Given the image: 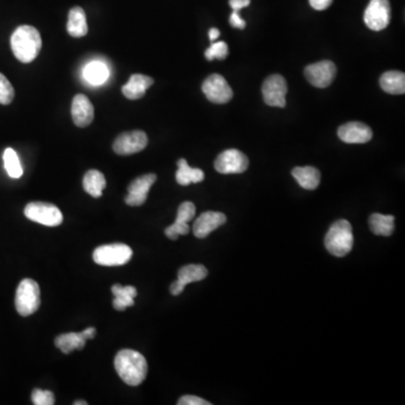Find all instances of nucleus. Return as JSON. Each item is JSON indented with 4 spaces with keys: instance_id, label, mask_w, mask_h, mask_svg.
<instances>
[{
    "instance_id": "nucleus-1",
    "label": "nucleus",
    "mask_w": 405,
    "mask_h": 405,
    "mask_svg": "<svg viewBox=\"0 0 405 405\" xmlns=\"http://www.w3.org/2000/svg\"><path fill=\"white\" fill-rule=\"evenodd\" d=\"M114 364L122 381L130 387H138L144 383L148 374V362L144 355L132 349L119 351Z\"/></svg>"
},
{
    "instance_id": "nucleus-2",
    "label": "nucleus",
    "mask_w": 405,
    "mask_h": 405,
    "mask_svg": "<svg viewBox=\"0 0 405 405\" xmlns=\"http://www.w3.org/2000/svg\"><path fill=\"white\" fill-rule=\"evenodd\" d=\"M11 51L18 61L31 63L36 59L42 48V38L36 27H17L11 38Z\"/></svg>"
},
{
    "instance_id": "nucleus-3",
    "label": "nucleus",
    "mask_w": 405,
    "mask_h": 405,
    "mask_svg": "<svg viewBox=\"0 0 405 405\" xmlns=\"http://www.w3.org/2000/svg\"><path fill=\"white\" fill-rule=\"evenodd\" d=\"M324 244L333 256H347L354 246V233L350 223L346 220L335 222L325 235Z\"/></svg>"
},
{
    "instance_id": "nucleus-4",
    "label": "nucleus",
    "mask_w": 405,
    "mask_h": 405,
    "mask_svg": "<svg viewBox=\"0 0 405 405\" xmlns=\"http://www.w3.org/2000/svg\"><path fill=\"white\" fill-rule=\"evenodd\" d=\"M40 287L33 279H26L17 287L15 306L17 312L22 316L32 315L40 308Z\"/></svg>"
},
{
    "instance_id": "nucleus-5",
    "label": "nucleus",
    "mask_w": 405,
    "mask_h": 405,
    "mask_svg": "<svg viewBox=\"0 0 405 405\" xmlns=\"http://www.w3.org/2000/svg\"><path fill=\"white\" fill-rule=\"evenodd\" d=\"M133 252L130 247L123 243L106 244L94 249L92 259L100 266H123L130 261Z\"/></svg>"
},
{
    "instance_id": "nucleus-6",
    "label": "nucleus",
    "mask_w": 405,
    "mask_h": 405,
    "mask_svg": "<svg viewBox=\"0 0 405 405\" xmlns=\"http://www.w3.org/2000/svg\"><path fill=\"white\" fill-rule=\"evenodd\" d=\"M25 216L30 221L46 227H58L63 221V215L57 206L50 202H32L24 210Z\"/></svg>"
},
{
    "instance_id": "nucleus-7",
    "label": "nucleus",
    "mask_w": 405,
    "mask_h": 405,
    "mask_svg": "<svg viewBox=\"0 0 405 405\" xmlns=\"http://www.w3.org/2000/svg\"><path fill=\"white\" fill-rule=\"evenodd\" d=\"M392 11L389 0H370L364 11V22L372 31L384 30L391 22Z\"/></svg>"
},
{
    "instance_id": "nucleus-8",
    "label": "nucleus",
    "mask_w": 405,
    "mask_h": 405,
    "mask_svg": "<svg viewBox=\"0 0 405 405\" xmlns=\"http://www.w3.org/2000/svg\"><path fill=\"white\" fill-rule=\"evenodd\" d=\"M214 167L217 173L223 175L242 173L248 169L249 160L246 154L237 148H229L217 156Z\"/></svg>"
},
{
    "instance_id": "nucleus-9",
    "label": "nucleus",
    "mask_w": 405,
    "mask_h": 405,
    "mask_svg": "<svg viewBox=\"0 0 405 405\" xmlns=\"http://www.w3.org/2000/svg\"><path fill=\"white\" fill-rule=\"evenodd\" d=\"M202 90L210 102L214 104H227L232 99V88L227 84L225 77L217 73L208 76L202 82Z\"/></svg>"
},
{
    "instance_id": "nucleus-10",
    "label": "nucleus",
    "mask_w": 405,
    "mask_h": 405,
    "mask_svg": "<svg viewBox=\"0 0 405 405\" xmlns=\"http://www.w3.org/2000/svg\"><path fill=\"white\" fill-rule=\"evenodd\" d=\"M148 135L144 131L122 133L115 139L113 150L119 156H131L142 151L148 146Z\"/></svg>"
},
{
    "instance_id": "nucleus-11",
    "label": "nucleus",
    "mask_w": 405,
    "mask_h": 405,
    "mask_svg": "<svg viewBox=\"0 0 405 405\" xmlns=\"http://www.w3.org/2000/svg\"><path fill=\"white\" fill-rule=\"evenodd\" d=\"M287 84L281 75H271L262 85V96L268 106L285 107L286 106Z\"/></svg>"
},
{
    "instance_id": "nucleus-12",
    "label": "nucleus",
    "mask_w": 405,
    "mask_h": 405,
    "mask_svg": "<svg viewBox=\"0 0 405 405\" xmlns=\"http://www.w3.org/2000/svg\"><path fill=\"white\" fill-rule=\"evenodd\" d=\"M306 79L312 86L327 88L333 84L337 75V67L333 61H320L308 65L304 70Z\"/></svg>"
},
{
    "instance_id": "nucleus-13",
    "label": "nucleus",
    "mask_w": 405,
    "mask_h": 405,
    "mask_svg": "<svg viewBox=\"0 0 405 405\" xmlns=\"http://www.w3.org/2000/svg\"><path fill=\"white\" fill-rule=\"evenodd\" d=\"M156 180H157V176L154 173H148V175L141 176L139 178L134 179L127 187V195L125 198V202L127 205H144L148 198V190Z\"/></svg>"
},
{
    "instance_id": "nucleus-14",
    "label": "nucleus",
    "mask_w": 405,
    "mask_h": 405,
    "mask_svg": "<svg viewBox=\"0 0 405 405\" xmlns=\"http://www.w3.org/2000/svg\"><path fill=\"white\" fill-rule=\"evenodd\" d=\"M196 207L192 202H184L179 206L175 223L165 230V234L171 240H177L179 235L188 234L190 231L188 222L194 219Z\"/></svg>"
},
{
    "instance_id": "nucleus-15",
    "label": "nucleus",
    "mask_w": 405,
    "mask_h": 405,
    "mask_svg": "<svg viewBox=\"0 0 405 405\" xmlns=\"http://www.w3.org/2000/svg\"><path fill=\"white\" fill-rule=\"evenodd\" d=\"M338 136L346 144H367L373 138V132L368 125L360 122H349L338 129Z\"/></svg>"
},
{
    "instance_id": "nucleus-16",
    "label": "nucleus",
    "mask_w": 405,
    "mask_h": 405,
    "mask_svg": "<svg viewBox=\"0 0 405 405\" xmlns=\"http://www.w3.org/2000/svg\"><path fill=\"white\" fill-rule=\"evenodd\" d=\"M207 269L202 265H187L180 268L178 271V279L171 284V294H181L186 285L195 281H200L207 277Z\"/></svg>"
},
{
    "instance_id": "nucleus-17",
    "label": "nucleus",
    "mask_w": 405,
    "mask_h": 405,
    "mask_svg": "<svg viewBox=\"0 0 405 405\" xmlns=\"http://www.w3.org/2000/svg\"><path fill=\"white\" fill-rule=\"evenodd\" d=\"M227 216L220 212H204L198 216V219L194 222L193 225V232L195 237L198 239H204L214 230L225 225Z\"/></svg>"
},
{
    "instance_id": "nucleus-18",
    "label": "nucleus",
    "mask_w": 405,
    "mask_h": 405,
    "mask_svg": "<svg viewBox=\"0 0 405 405\" xmlns=\"http://www.w3.org/2000/svg\"><path fill=\"white\" fill-rule=\"evenodd\" d=\"M94 106L87 96L78 94L75 96L71 105L72 121L78 127H86L94 121Z\"/></svg>"
},
{
    "instance_id": "nucleus-19",
    "label": "nucleus",
    "mask_w": 405,
    "mask_h": 405,
    "mask_svg": "<svg viewBox=\"0 0 405 405\" xmlns=\"http://www.w3.org/2000/svg\"><path fill=\"white\" fill-rule=\"evenodd\" d=\"M153 85L151 77L144 76L141 73H134L131 76L124 86L122 87V92L127 99L138 100L144 97L146 90Z\"/></svg>"
},
{
    "instance_id": "nucleus-20",
    "label": "nucleus",
    "mask_w": 405,
    "mask_h": 405,
    "mask_svg": "<svg viewBox=\"0 0 405 405\" xmlns=\"http://www.w3.org/2000/svg\"><path fill=\"white\" fill-rule=\"evenodd\" d=\"M68 33L72 38H84L88 33L86 14L81 7H73L69 11L67 24Z\"/></svg>"
},
{
    "instance_id": "nucleus-21",
    "label": "nucleus",
    "mask_w": 405,
    "mask_h": 405,
    "mask_svg": "<svg viewBox=\"0 0 405 405\" xmlns=\"http://www.w3.org/2000/svg\"><path fill=\"white\" fill-rule=\"evenodd\" d=\"M178 171L176 173V180L181 186L198 184L205 179V173L198 168H190L186 160L179 159L177 162Z\"/></svg>"
},
{
    "instance_id": "nucleus-22",
    "label": "nucleus",
    "mask_w": 405,
    "mask_h": 405,
    "mask_svg": "<svg viewBox=\"0 0 405 405\" xmlns=\"http://www.w3.org/2000/svg\"><path fill=\"white\" fill-rule=\"evenodd\" d=\"M293 177L302 188L314 190L321 181V173L314 167H296L293 169Z\"/></svg>"
},
{
    "instance_id": "nucleus-23",
    "label": "nucleus",
    "mask_w": 405,
    "mask_h": 405,
    "mask_svg": "<svg viewBox=\"0 0 405 405\" xmlns=\"http://www.w3.org/2000/svg\"><path fill=\"white\" fill-rule=\"evenodd\" d=\"M379 85L387 94H403L405 92V75L401 71H387L382 75Z\"/></svg>"
},
{
    "instance_id": "nucleus-24",
    "label": "nucleus",
    "mask_w": 405,
    "mask_h": 405,
    "mask_svg": "<svg viewBox=\"0 0 405 405\" xmlns=\"http://www.w3.org/2000/svg\"><path fill=\"white\" fill-rule=\"evenodd\" d=\"M114 294L113 306L115 310H124L126 308L134 306V297L138 295V291L134 286L123 287L119 284H115L112 287Z\"/></svg>"
},
{
    "instance_id": "nucleus-25",
    "label": "nucleus",
    "mask_w": 405,
    "mask_h": 405,
    "mask_svg": "<svg viewBox=\"0 0 405 405\" xmlns=\"http://www.w3.org/2000/svg\"><path fill=\"white\" fill-rule=\"evenodd\" d=\"M55 346L63 351V354H70L71 351L80 350L86 345V338L82 333H63L55 338Z\"/></svg>"
},
{
    "instance_id": "nucleus-26",
    "label": "nucleus",
    "mask_w": 405,
    "mask_h": 405,
    "mask_svg": "<svg viewBox=\"0 0 405 405\" xmlns=\"http://www.w3.org/2000/svg\"><path fill=\"white\" fill-rule=\"evenodd\" d=\"M82 186L90 196L99 198L103 195V190L106 187L105 177L98 171H87L84 180H82Z\"/></svg>"
},
{
    "instance_id": "nucleus-27",
    "label": "nucleus",
    "mask_w": 405,
    "mask_h": 405,
    "mask_svg": "<svg viewBox=\"0 0 405 405\" xmlns=\"http://www.w3.org/2000/svg\"><path fill=\"white\" fill-rule=\"evenodd\" d=\"M370 231L375 235L389 237L394 232V216L372 214L369 217Z\"/></svg>"
},
{
    "instance_id": "nucleus-28",
    "label": "nucleus",
    "mask_w": 405,
    "mask_h": 405,
    "mask_svg": "<svg viewBox=\"0 0 405 405\" xmlns=\"http://www.w3.org/2000/svg\"><path fill=\"white\" fill-rule=\"evenodd\" d=\"M109 77V70L106 65L100 61H92L88 63L84 69L85 80L88 81L90 84L102 85L107 80Z\"/></svg>"
},
{
    "instance_id": "nucleus-29",
    "label": "nucleus",
    "mask_w": 405,
    "mask_h": 405,
    "mask_svg": "<svg viewBox=\"0 0 405 405\" xmlns=\"http://www.w3.org/2000/svg\"><path fill=\"white\" fill-rule=\"evenodd\" d=\"M4 165L6 171L11 178H21L23 176V168L19 161L16 151L11 148H7L4 152Z\"/></svg>"
},
{
    "instance_id": "nucleus-30",
    "label": "nucleus",
    "mask_w": 405,
    "mask_h": 405,
    "mask_svg": "<svg viewBox=\"0 0 405 405\" xmlns=\"http://www.w3.org/2000/svg\"><path fill=\"white\" fill-rule=\"evenodd\" d=\"M15 97V90L11 86L9 79L0 73V104L1 105H9Z\"/></svg>"
},
{
    "instance_id": "nucleus-31",
    "label": "nucleus",
    "mask_w": 405,
    "mask_h": 405,
    "mask_svg": "<svg viewBox=\"0 0 405 405\" xmlns=\"http://www.w3.org/2000/svg\"><path fill=\"white\" fill-rule=\"evenodd\" d=\"M229 54V46L225 42H216L212 44L205 51V58L208 61L213 60H225Z\"/></svg>"
},
{
    "instance_id": "nucleus-32",
    "label": "nucleus",
    "mask_w": 405,
    "mask_h": 405,
    "mask_svg": "<svg viewBox=\"0 0 405 405\" xmlns=\"http://www.w3.org/2000/svg\"><path fill=\"white\" fill-rule=\"evenodd\" d=\"M32 402L36 405H53L55 399L52 392L36 389L32 392Z\"/></svg>"
},
{
    "instance_id": "nucleus-33",
    "label": "nucleus",
    "mask_w": 405,
    "mask_h": 405,
    "mask_svg": "<svg viewBox=\"0 0 405 405\" xmlns=\"http://www.w3.org/2000/svg\"><path fill=\"white\" fill-rule=\"evenodd\" d=\"M178 405H211V403L194 395H186L179 399Z\"/></svg>"
},
{
    "instance_id": "nucleus-34",
    "label": "nucleus",
    "mask_w": 405,
    "mask_h": 405,
    "mask_svg": "<svg viewBox=\"0 0 405 405\" xmlns=\"http://www.w3.org/2000/svg\"><path fill=\"white\" fill-rule=\"evenodd\" d=\"M240 11H233L232 15L230 16V24L231 26L234 27V28H239V30H243L246 27V22L243 21L240 17Z\"/></svg>"
},
{
    "instance_id": "nucleus-35",
    "label": "nucleus",
    "mask_w": 405,
    "mask_h": 405,
    "mask_svg": "<svg viewBox=\"0 0 405 405\" xmlns=\"http://www.w3.org/2000/svg\"><path fill=\"white\" fill-rule=\"evenodd\" d=\"M312 9L315 11H324V9H329L333 0H308Z\"/></svg>"
},
{
    "instance_id": "nucleus-36",
    "label": "nucleus",
    "mask_w": 405,
    "mask_h": 405,
    "mask_svg": "<svg viewBox=\"0 0 405 405\" xmlns=\"http://www.w3.org/2000/svg\"><path fill=\"white\" fill-rule=\"evenodd\" d=\"M229 5L233 11H240L250 5V0H229Z\"/></svg>"
},
{
    "instance_id": "nucleus-37",
    "label": "nucleus",
    "mask_w": 405,
    "mask_h": 405,
    "mask_svg": "<svg viewBox=\"0 0 405 405\" xmlns=\"http://www.w3.org/2000/svg\"><path fill=\"white\" fill-rule=\"evenodd\" d=\"M81 333L86 338V340H88V339H92L96 335V329L94 328H88V329L84 330Z\"/></svg>"
},
{
    "instance_id": "nucleus-38",
    "label": "nucleus",
    "mask_w": 405,
    "mask_h": 405,
    "mask_svg": "<svg viewBox=\"0 0 405 405\" xmlns=\"http://www.w3.org/2000/svg\"><path fill=\"white\" fill-rule=\"evenodd\" d=\"M220 34H221V33H220L217 28H211L210 32H208V36H210V40H211L212 42H214L216 38H219Z\"/></svg>"
},
{
    "instance_id": "nucleus-39",
    "label": "nucleus",
    "mask_w": 405,
    "mask_h": 405,
    "mask_svg": "<svg viewBox=\"0 0 405 405\" xmlns=\"http://www.w3.org/2000/svg\"><path fill=\"white\" fill-rule=\"evenodd\" d=\"M88 403L86 401H76V402L73 403V405H87Z\"/></svg>"
}]
</instances>
